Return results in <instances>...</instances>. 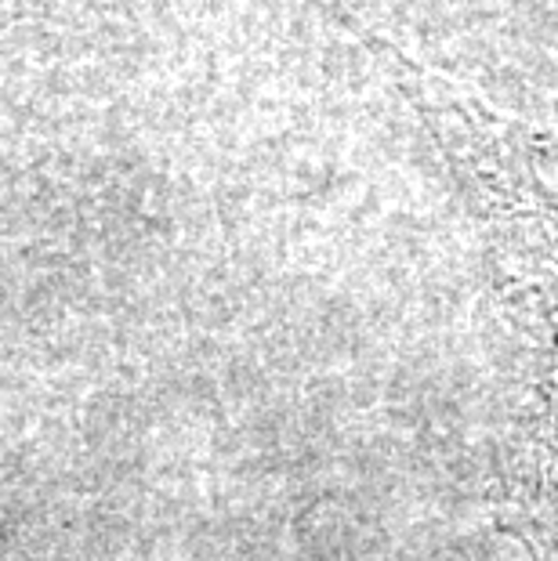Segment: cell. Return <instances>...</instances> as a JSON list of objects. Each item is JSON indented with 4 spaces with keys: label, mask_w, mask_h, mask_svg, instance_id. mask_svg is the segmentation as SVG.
Wrapping results in <instances>:
<instances>
[{
    "label": "cell",
    "mask_w": 558,
    "mask_h": 561,
    "mask_svg": "<svg viewBox=\"0 0 558 561\" xmlns=\"http://www.w3.org/2000/svg\"><path fill=\"white\" fill-rule=\"evenodd\" d=\"M402 69L482 229L493 330L558 337V188L544 182L529 135L454 80Z\"/></svg>",
    "instance_id": "1"
},
{
    "label": "cell",
    "mask_w": 558,
    "mask_h": 561,
    "mask_svg": "<svg viewBox=\"0 0 558 561\" xmlns=\"http://www.w3.org/2000/svg\"><path fill=\"white\" fill-rule=\"evenodd\" d=\"M533 152H537L540 163H548L551 171L558 174V130H548V135H529Z\"/></svg>",
    "instance_id": "2"
}]
</instances>
